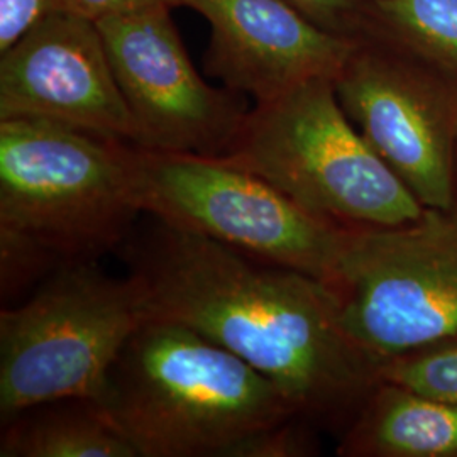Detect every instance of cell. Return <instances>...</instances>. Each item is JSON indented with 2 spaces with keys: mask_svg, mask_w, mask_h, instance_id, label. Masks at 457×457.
<instances>
[{
  "mask_svg": "<svg viewBox=\"0 0 457 457\" xmlns=\"http://www.w3.org/2000/svg\"><path fill=\"white\" fill-rule=\"evenodd\" d=\"M149 219L119 253L154 315L234 353L311 424L343 434L381 378L344 324L334 287Z\"/></svg>",
  "mask_w": 457,
  "mask_h": 457,
  "instance_id": "1",
  "label": "cell"
},
{
  "mask_svg": "<svg viewBox=\"0 0 457 457\" xmlns=\"http://www.w3.org/2000/svg\"><path fill=\"white\" fill-rule=\"evenodd\" d=\"M136 145L46 119H0L2 295L119 251L143 211Z\"/></svg>",
  "mask_w": 457,
  "mask_h": 457,
  "instance_id": "2",
  "label": "cell"
},
{
  "mask_svg": "<svg viewBox=\"0 0 457 457\" xmlns=\"http://www.w3.org/2000/svg\"><path fill=\"white\" fill-rule=\"evenodd\" d=\"M100 402L139 457H230L249 436L300 415L245 360L158 315L124 345Z\"/></svg>",
  "mask_w": 457,
  "mask_h": 457,
  "instance_id": "3",
  "label": "cell"
},
{
  "mask_svg": "<svg viewBox=\"0 0 457 457\" xmlns=\"http://www.w3.org/2000/svg\"><path fill=\"white\" fill-rule=\"evenodd\" d=\"M224 158L344 228H392L425 207L344 112L332 79L256 104Z\"/></svg>",
  "mask_w": 457,
  "mask_h": 457,
  "instance_id": "4",
  "label": "cell"
},
{
  "mask_svg": "<svg viewBox=\"0 0 457 457\" xmlns=\"http://www.w3.org/2000/svg\"><path fill=\"white\" fill-rule=\"evenodd\" d=\"M154 317L141 285L68 262L0 312V424L62 398L100 400L134 332Z\"/></svg>",
  "mask_w": 457,
  "mask_h": 457,
  "instance_id": "5",
  "label": "cell"
},
{
  "mask_svg": "<svg viewBox=\"0 0 457 457\" xmlns=\"http://www.w3.org/2000/svg\"><path fill=\"white\" fill-rule=\"evenodd\" d=\"M141 211L258 262L332 281L349 228L315 217L224 156L136 147Z\"/></svg>",
  "mask_w": 457,
  "mask_h": 457,
  "instance_id": "6",
  "label": "cell"
},
{
  "mask_svg": "<svg viewBox=\"0 0 457 457\" xmlns=\"http://www.w3.org/2000/svg\"><path fill=\"white\" fill-rule=\"evenodd\" d=\"M344 324L379 364L457 336V202L409 224L349 228L330 281Z\"/></svg>",
  "mask_w": 457,
  "mask_h": 457,
  "instance_id": "7",
  "label": "cell"
},
{
  "mask_svg": "<svg viewBox=\"0 0 457 457\" xmlns=\"http://www.w3.org/2000/svg\"><path fill=\"white\" fill-rule=\"evenodd\" d=\"M361 41L336 94L344 112L422 207L457 202V79Z\"/></svg>",
  "mask_w": 457,
  "mask_h": 457,
  "instance_id": "8",
  "label": "cell"
},
{
  "mask_svg": "<svg viewBox=\"0 0 457 457\" xmlns=\"http://www.w3.org/2000/svg\"><path fill=\"white\" fill-rule=\"evenodd\" d=\"M170 11L156 5L96 22L115 80L145 147L224 156L251 109L243 94L200 77Z\"/></svg>",
  "mask_w": 457,
  "mask_h": 457,
  "instance_id": "9",
  "label": "cell"
},
{
  "mask_svg": "<svg viewBox=\"0 0 457 457\" xmlns=\"http://www.w3.org/2000/svg\"><path fill=\"white\" fill-rule=\"evenodd\" d=\"M46 119L145 147L97 24L58 11L0 53V119Z\"/></svg>",
  "mask_w": 457,
  "mask_h": 457,
  "instance_id": "10",
  "label": "cell"
},
{
  "mask_svg": "<svg viewBox=\"0 0 457 457\" xmlns=\"http://www.w3.org/2000/svg\"><path fill=\"white\" fill-rule=\"evenodd\" d=\"M207 19L205 71L234 92L268 102L341 73L361 41L327 33L287 0H179Z\"/></svg>",
  "mask_w": 457,
  "mask_h": 457,
  "instance_id": "11",
  "label": "cell"
},
{
  "mask_svg": "<svg viewBox=\"0 0 457 457\" xmlns=\"http://www.w3.org/2000/svg\"><path fill=\"white\" fill-rule=\"evenodd\" d=\"M343 457H457V407L379 381L341 434Z\"/></svg>",
  "mask_w": 457,
  "mask_h": 457,
  "instance_id": "12",
  "label": "cell"
},
{
  "mask_svg": "<svg viewBox=\"0 0 457 457\" xmlns=\"http://www.w3.org/2000/svg\"><path fill=\"white\" fill-rule=\"evenodd\" d=\"M0 425V457H139L96 398L39 403Z\"/></svg>",
  "mask_w": 457,
  "mask_h": 457,
  "instance_id": "13",
  "label": "cell"
},
{
  "mask_svg": "<svg viewBox=\"0 0 457 457\" xmlns=\"http://www.w3.org/2000/svg\"><path fill=\"white\" fill-rule=\"evenodd\" d=\"M378 28L425 65L457 79V0H379L371 34Z\"/></svg>",
  "mask_w": 457,
  "mask_h": 457,
  "instance_id": "14",
  "label": "cell"
},
{
  "mask_svg": "<svg viewBox=\"0 0 457 457\" xmlns=\"http://www.w3.org/2000/svg\"><path fill=\"white\" fill-rule=\"evenodd\" d=\"M379 378L457 407V336L385 361Z\"/></svg>",
  "mask_w": 457,
  "mask_h": 457,
  "instance_id": "15",
  "label": "cell"
},
{
  "mask_svg": "<svg viewBox=\"0 0 457 457\" xmlns=\"http://www.w3.org/2000/svg\"><path fill=\"white\" fill-rule=\"evenodd\" d=\"M327 33L364 41L371 34L379 0H287Z\"/></svg>",
  "mask_w": 457,
  "mask_h": 457,
  "instance_id": "16",
  "label": "cell"
},
{
  "mask_svg": "<svg viewBox=\"0 0 457 457\" xmlns=\"http://www.w3.org/2000/svg\"><path fill=\"white\" fill-rule=\"evenodd\" d=\"M307 419L296 415L270 425L241 442L230 457H303L315 454V441Z\"/></svg>",
  "mask_w": 457,
  "mask_h": 457,
  "instance_id": "17",
  "label": "cell"
},
{
  "mask_svg": "<svg viewBox=\"0 0 457 457\" xmlns=\"http://www.w3.org/2000/svg\"><path fill=\"white\" fill-rule=\"evenodd\" d=\"M58 11L56 0H0V53Z\"/></svg>",
  "mask_w": 457,
  "mask_h": 457,
  "instance_id": "18",
  "label": "cell"
},
{
  "mask_svg": "<svg viewBox=\"0 0 457 457\" xmlns=\"http://www.w3.org/2000/svg\"><path fill=\"white\" fill-rule=\"evenodd\" d=\"M56 4L63 12L98 22L107 17L122 16L156 5L177 7L179 0H56Z\"/></svg>",
  "mask_w": 457,
  "mask_h": 457,
  "instance_id": "19",
  "label": "cell"
}]
</instances>
